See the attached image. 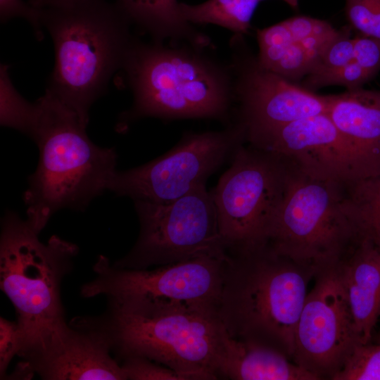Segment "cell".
Listing matches in <instances>:
<instances>
[{"mask_svg":"<svg viewBox=\"0 0 380 380\" xmlns=\"http://www.w3.org/2000/svg\"><path fill=\"white\" fill-rule=\"evenodd\" d=\"M107 300L101 315L75 317L70 325L99 338L122 360L144 357L189 380L218 379L225 328L217 306L144 298Z\"/></svg>","mask_w":380,"mask_h":380,"instance_id":"cell-1","label":"cell"},{"mask_svg":"<svg viewBox=\"0 0 380 380\" xmlns=\"http://www.w3.org/2000/svg\"><path fill=\"white\" fill-rule=\"evenodd\" d=\"M33 105L26 134L38 146L39 160L23 199L27 220L39 234L58 210H82L108 190L118 156L94 144L87 124L47 90Z\"/></svg>","mask_w":380,"mask_h":380,"instance_id":"cell-2","label":"cell"},{"mask_svg":"<svg viewBox=\"0 0 380 380\" xmlns=\"http://www.w3.org/2000/svg\"><path fill=\"white\" fill-rule=\"evenodd\" d=\"M42 11L55 50L46 90L88 124L91 106L122 69L137 39L132 23L117 4L106 0H70Z\"/></svg>","mask_w":380,"mask_h":380,"instance_id":"cell-3","label":"cell"},{"mask_svg":"<svg viewBox=\"0 0 380 380\" xmlns=\"http://www.w3.org/2000/svg\"><path fill=\"white\" fill-rule=\"evenodd\" d=\"M203 50L137 39L122 68L133 103L120 115V129L144 118L228 121L234 102L230 68Z\"/></svg>","mask_w":380,"mask_h":380,"instance_id":"cell-4","label":"cell"},{"mask_svg":"<svg viewBox=\"0 0 380 380\" xmlns=\"http://www.w3.org/2000/svg\"><path fill=\"white\" fill-rule=\"evenodd\" d=\"M316 273L267 247L229 255L217 306L228 334L273 348L292 360L296 324Z\"/></svg>","mask_w":380,"mask_h":380,"instance_id":"cell-5","label":"cell"},{"mask_svg":"<svg viewBox=\"0 0 380 380\" xmlns=\"http://www.w3.org/2000/svg\"><path fill=\"white\" fill-rule=\"evenodd\" d=\"M12 211L2 219L0 287L13 305L22 335L18 354L27 361L69 326L61 300L63 278L78 247L56 235L47 243Z\"/></svg>","mask_w":380,"mask_h":380,"instance_id":"cell-6","label":"cell"},{"mask_svg":"<svg viewBox=\"0 0 380 380\" xmlns=\"http://www.w3.org/2000/svg\"><path fill=\"white\" fill-rule=\"evenodd\" d=\"M291 164L266 247L317 272L338 265L362 239L345 207V183L310 175Z\"/></svg>","mask_w":380,"mask_h":380,"instance_id":"cell-7","label":"cell"},{"mask_svg":"<svg viewBox=\"0 0 380 380\" xmlns=\"http://www.w3.org/2000/svg\"><path fill=\"white\" fill-rule=\"evenodd\" d=\"M246 144L236 150L230 167L211 191L220 235L229 255L266 247L292 167L288 160Z\"/></svg>","mask_w":380,"mask_h":380,"instance_id":"cell-8","label":"cell"},{"mask_svg":"<svg viewBox=\"0 0 380 380\" xmlns=\"http://www.w3.org/2000/svg\"><path fill=\"white\" fill-rule=\"evenodd\" d=\"M140 230L123 258L113 265L148 269L201 257L227 258L211 191L200 186L167 203L134 201Z\"/></svg>","mask_w":380,"mask_h":380,"instance_id":"cell-9","label":"cell"},{"mask_svg":"<svg viewBox=\"0 0 380 380\" xmlns=\"http://www.w3.org/2000/svg\"><path fill=\"white\" fill-rule=\"evenodd\" d=\"M246 143L238 122L220 131L186 132L169 151L137 167L116 171L108 190L134 201L167 203L206 184L236 150Z\"/></svg>","mask_w":380,"mask_h":380,"instance_id":"cell-10","label":"cell"},{"mask_svg":"<svg viewBox=\"0 0 380 380\" xmlns=\"http://www.w3.org/2000/svg\"><path fill=\"white\" fill-rule=\"evenodd\" d=\"M338 265L316 273L294 334L292 360L319 380H332L355 345L362 343Z\"/></svg>","mask_w":380,"mask_h":380,"instance_id":"cell-11","label":"cell"},{"mask_svg":"<svg viewBox=\"0 0 380 380\" xmlns=\"http://www.w3.org/2000/svg\"><path fill=\"white\" fill-rule=\"evenodd\" d=\"M229 257V256H228ZM227 258L201 256L153 269H122L100 255L93 266L96 277L81 295L113 298H152L218 306Z\"/></svg>","mask_w":380,"mask_h":380,"instance_id":"cell-12","label":"cell"},{"mask_svg":"<svg viewBox=\"0 0 380 380\" xmlns=\"http://www.w3.org/2000/svg\"><path fill=\"white\" fill-rule=\"evenodd\" d=\"M230 46L234 101L238 103L236 120L245 126L246 140L295 120L327 113V96L317 95L261 67L243 35L234 34Z\"/></svg>","mask_w":380,"mask_h":380,"instance_id":"cell-13","label":"cell"},{"mask_svg":"<svg viewBox=\"0 0 380 380\" xmlns=\"http://www.w3.org/2000/svg\"><path fill=\"white\" fill-rule=\"evenodd\" d=\"M246 143L275 153L315 177L346 183L369 176L327 113L251 136Z\"/></svg>","mask_w":380,"mask_h":380,"instance_id":"cell-14","label":"cell"},{"mask_svg":"<svg viewBox=\"0 0 380 380\" xmlns=\"http://www.w3.org/2000/svg\"><path fill=\"white\" fill-rule=\"evenodd\" d=\"M110 353L99 338L69 324L35 356L23 361L42 379L126 380Z\"/></svg>","mask_w":380,"mask_h":380,"instance_id":"cell-15","label":"cell"},{"mask_svg":"<svg viewBox=\"0 0 380 380\" xmlns=\"http://www.w3.org/2000/svg\"><path fill=\"white\" fill-rule=\"evenodd\" d=\"M327 99V115L369 175L380 172V91L348 89Z\"/></svg>","mask_w":380,"mask_h":380,"instance_id":"cell-16","label":"cell"},{"mask_svg":"<svg viewBox=\"0 0 380 380\" xmlns=\"http://www.w3.org/2000/svg\"><path fill=\"white\" fill-rule=\"evenodd\" d=\"M338 267L357 332L368 343L380 317V248L362 240Z\"/></svg>","mask_w":380,"mask_h":380,"instance_id":"cell-17","label":"cell"},{"mask_svg":"<svg viewBox=\"0 0 380 380\" xmlns=\"http://www.w3.org/2000/svg\"><path fill=\"white\" fill-rule=\"evenodd\" d=\"M217 374L218 379L319 380L280 351L255 341L234 338L227 330Z\"/></svg>","mask_w":380,"mask_h":380,"instance_id":"cell-18","label":"cell"},{"mask_svg":"<svg viewBox=\"0 0 380 380\" xmlns=\"http://www.w3.org/2000/svg\"><path fill=\"white\" fill-rule=\"evenodd\" d=\"M116 4L130 22L149 34L154 42L170 39L201 49L211 45L208 36L183 19L177 0H117Z\"/></svg>","mask_w":380,"mask_h":380,"instance_id":"cell-19","label":"cell"},{"mask_svg":"<svg viewBox=\"0 0 380 380\" xmlns=\"http://www.w3.org/2000/svg\"><path fill=\"white\" fill-rule=\"evenodd\" d=\"M344 203L361 239L380 248V172L345 183Z\"/></svg>","mask_w":380,"mask_h":380,"instance_id":"cell-20","label":"cell"},{"mask_svg":"<svg viewBox=\"0 0 380 380\" xmlns=\"http://www.w3.org/2000/svg\"><path fill=\"white\" fill-rule=\"evenodd\" d=\"M260 0H207L199 4L179 3L183 19L191 25L213 24L244 35Z\"/></svg>","mask_w":380,"mask_h":380,"instance_id":"cell-21","label":"cell"},{"mask_svg":"<svg viewBox=\"0 0 380 380\" xmlns=\"http://www.w3.org/2000/svg\"><path fill=\"white\" fill-rule=\"evenodd\" d=\"M332 380H380V343L356 344Z\"/></svg>","mask_w":380,"mask_h":380,"instance_id":"cell-22","label":"cell"},{"mask_svg":"<svg viewBox=\"0 0 380 380\" xmlns=\"http://www.w3.org/2000/svg\"><path fill=\"white\" fill-rule=\"evenodd\" d=\"M33 103L23 98L14 89L8 75V66H1V125L26 134Z\"/></svg>","mask_w":380,"mask_h":380,"instance_id":"cell-23","label":"cell"},{"mask_svg":"<svg viewBox=\"0 0 380 380\" xmlns=\"http://www.w3.org/2000/svg\"><path fill=\"white\" fill-rule=\"evenodd\" d=\"M372 77L355 61L336 70L319 75H309L304 88L311 91L328 85H343L348 89H355L369 81Z\"/></svg>","mask_w":380,"mask_h":380,"instance_id":"cell-24","label":"cell"},{"mask_svg":"<svg viewBox=\"0 0 380 380\" xmlns=\"http://www.w3.org/2000/svg\"><path fill=\"white\" fill-rule=\"evenodd\" d=\"M346 14L362 35L380 39V0H346Z\"/></svg>","mask_w":380,"mask_h":380,"instance_id":"cell-25","label":"cell"},{"mask_svg":"<svg viewBox=\"0 0 380 380\" xmlns=\"http://www.w3.org/2000/svg\"><path fill=\"white\" fill-rule=\"evenodd\" d=\"M353 61L354 38L350 37L348 30H341L308 75H319L336 70Z\"/></svg>","mask_w":380,"mask_h":380,"instance_id":"cell-26","label":"cell"},{"mask_svg":"<svg viewBox=\"0 0 380 380\" xmlns=\"http://www.w3.org/2000/svg\"><path fill=\"white\" fill-rule=\"evenodd\" d=\"M121 366L129 380H189L185 375L144 357L126 358Z\"/></svg>","mask_w":380,"mask_h":380,"instance_id":"cell-27","label":"cell"},{"mask_svg":"<svg viewBox=\"0 0 380 380\" xmlns=\"http://www.w3.org/2000/svg\"><path fill=\"white\" fill-rule=\"evenodd\" d=\"M22 345V335L17 322L0 318V377L5 379L13 357L18 355Z\"/></svg>","mask_w":380,"mask_h":380,"instance_id":"cell-28","label":"cell"},{"mask_svg":"<svg viewBox=\"0 0 380 380\" xmlns=\"http://www.w3.org/2000/svg\"><path fill=\"white\" fill-rule=\"evenodd\" d=\"M20 17L27 20L37 37H43L42 11L23 0H0V19L2 23Z\"/></svg>","mask_w":380,"mask_h":380,"instance_id":"cell-29","label":"cell"},{"mask_svg":"<svg viewBox=\"0 0 380 380\" xmlns=\"http://www.w3.org/2000/svg\"><path fill=\"white\" fill-rule=\"evenodd\" d=\"M354 61L374 76L380 70V39L365 35L354 38Z\"/></svg>","mask_w":380,"mask_h":380,"instance_id":"cell-30","label":"cell"},{"mask_svg":"<svg viewBox=\"0 0 380 380\" xmlns=\"http://www.w3.org/2000/svg\"><path fill=\"white\" fill-rule=\"evenodd\" d=\"M295 42L306 38L331 33L335 30L328 22L305 15L285 20Z\"/></svg>","mask_w":380,"mask_h":380,"instance_id":"cell-31","label":"cell"},{"mask_svg":"<svg viewBox=\"0 0 380 380\" xmlns=\"http://www.w3.org/2000/svg\"><path fill=\"white\" fill-rule=\"evenodd\" d=\"M68 1L70 0H30L29 4L37 8L42 9L59 5Z\"/></svg>","mask_w":380,"mask_h":380,"instance_id":"cell-32","label":"cell"},{"mask_svg":"<svg viewBox=\"0 0 380 380\" xmlns=\"http://www.w3.org/2000/svg\"><path fill=\"white\" fill-rule=\"evenodd\" d=\"M282 1H284L285 3H286L293 9H296L298 7V0H282Z\"/></svg>","mask_w":380,"mask_h":380,"instance_id":"cell-33","label":"cell"},{"mask_svg":"<svg viewBox=\"0 0 380 380\" xmlns=\"http://www.w3.org/2000/svg\"><path fill=\"white\" fill-rule=\"evenodd\" d=\"M375 342L380 343V334L377 336H376Z\"/></svg>","mask_w":380,"mask_h":380,"instance_id":"cell-34","label":"cell"}]
</instances>
